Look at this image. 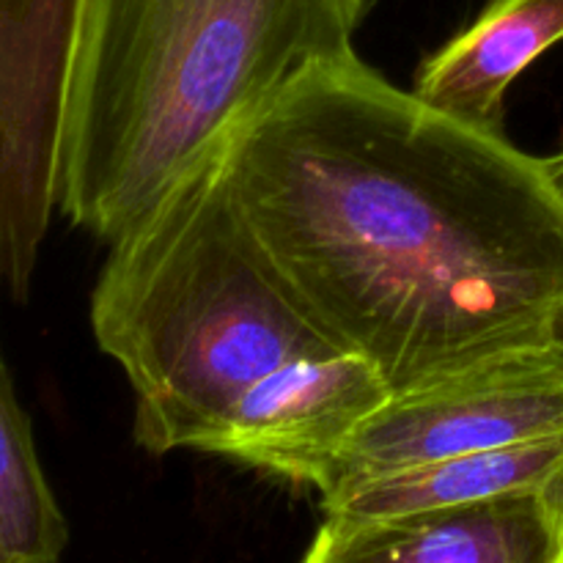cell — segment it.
<instances>
[{"instance_id":"obj_1","label":"cell","mask_w":563,"mask_h":563,"mask_svg":"<svg viewBox=\"0 0 563 563\" xmlns=\"http://www.w3.org/2000/svg\"><path fill=\"white\" fill-rule=\"evenodd\" d=\"M242 218L313 322L390 388L563 344V203L500 130L319 60L223 146Z\"/></svg>"},{"instance_id":"obj_2","label":"cell","mask_w":563,"mask_h":563,"mask_svg":"<svg viewBox=\"0 0 563 563\" xmlns=\"http://www.w3.org/2000/svg\"><path fill=\"white\" fill-rule=\"evenodd\" d=\"M374 0H82L58 212L115 242L319 60Z\"/></svg>"},{"instance_id":"obj_3","label":"cell","mask_w":563,"mask_h":563,"mask_svg":"<svg viewBox=\"0 0 563 563\" xmlns=\"http://www.w3.org/2000/svg\"><path fill=\"white\" fill-rule=\"evenodd\" d=\"M91 330L130 383L132 434L152 456L207 451L251 385L341 350L242 218L223 148L110 242Z\"/></svg>"},{"instance_id":"obj_4","label":"cell","mask_w":563,"mask_h":563,"mask_svg":"<svg viewBox=\"0 0 563 563\" xmlns=\"http://www.w3.org/2000/svg\"><path fill=\"white\" fill-rule=\"evenodd\" d=\"M563 432V344L500 352L390 394L350 434L313 489L335 493L445 456Z\"/></svg>"},{"instance_id":"obj_5","label":"cell","mask_w":563,"mask_h":563,"mask_svg":"<svg viewBox=\"0 0 563 563\" xmlns=\"http://www.w3.org/2000/svg\"><path fill=\"white\" fill-rule=\"evenodd\" d=\"M82 0H0V286L25 300L58 212L66 86Z\"/></svg>"},{"instance_id":"obj_6","label":"cell","mask_w":563,"mask_h":563,"mask_svg":"<svg viewBox=\"0 0 563 563\" xmlns=\"http://www.w3.org/2000/svg\"><path fill=\"white\" fill-rule=\"evenodd\" d=\"M390 394L388 377L361 352L300 357L251 385L203 454L317 487L341 445Z\"/></svg>"},{"instance_id":"obj_7","label":"cell","mask_w":563,"mask_h":563,"mask_svg":"<svg viewBox=\"0 0 563 563\" xmlns=\"http://www.w3.org/2000/svg\"><path fill=\"white\" fill-rule=\"evenodd\" d=\"M300 563H563V484L379 520L324 517Z\"/></svg>"},{"instance_id":"obj_8","label":"cell","mask_w":563,"mask_h":563,"mask_svg":"<svg viewBox=\"0 0 563 563\" xmlns=\"http://www.w3.org/2000/svg\"><path fill=\"white\" fill-rule=\"evenodd\" d=\"M563 42V0H489L487 9L429 55L412 93L467 124L500 130L511 82Z\"/></svg>"},{"instance_id":"obj_9","label":"cell","mask_w":563,"mask_h":563,"mask_svg":"<svg viewBox=\"0 0 563 563\" xmlns=\"http://www.w3.org/2000/svg\"><path fill=\"white\" fill-rule=\"evenodd\" d=\"M559 484H563V432L346 484L322 495V515L339 520H379L482 504Z\"/></svg>"},{"instance_id":"obj_10","label":"cell","mask_w":563,"mask_h":563,"mask_svg":"<svg viewBox=\"0 0 563 563\" xmlns=\"http://www.w3.org/2000/svg\"><path fill=\"white\" fill-rule=\"evenodd\" d=\"M66 542V517L0 352V563H58Z\"/></svg>"},{"instance_id":"obj_11","label":"cell","mask_w":563,"mask_h":563,"mask_svg":"<svg viewBox=\"0 0 563 563\" xmlns=\"http://www.w3.org/2000/svg\"><path fill=\"white\" fill-rule=\"evenodd\" d=\"M542 168H544V176H548L550 187H553V192L563 203V152L553 154V157H544Z\"/></svg>"}]
</instances>
